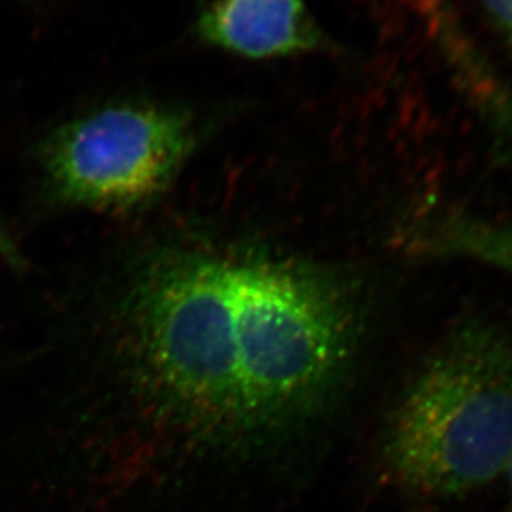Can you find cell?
I'll return each instance as SVG.
<instances>
[{"label": "cell", "instance_id": "cell-4", "mask_svg": "<svg viewBox=\"0 0 512 512\" xmlns=\"http://www.w3.org/2000/svg\"><path fill=\"white\" fill-rule=\"evenodd\" d=\"M197 34L215 49L252 60L310 54L323 45L305 0H203Z\"/></svg>", "mask_w": 512, "mask_h": 512}, {"label": "cell", "instance_id": "cell-7", "mask_svg": "<svg viewBox=\"0 0 512 512\" xmlns=\"http://www.w3.org/2000/svg\"><path fill=\"white\" fill-rule=\"evenodd\" d=\"M494 17L512 34V0H483Z\"/></svg>", "mask_w": 512, "mask_h": 512}, {"label": "cell", "instance_id": "cell-8", "mask_svg": "<svg viewBox=\"0 0 512 512\" xmlns=\"http://www.w3.org/2000/svg\"><path fill=\"white\" fill-rule=\"evenodd\" d=\"M506 476H508L509 483V491H511V499H512V456L511 461H509L508 468H506Z\"/></svg>", "mask_w": 512, "mask_h": 512}, {"label": "cell", "instance_id": "cell-3", "mask_svg": "<svg viewBox=\"0 0 512 512\" xmlns=\"http://www.w3.org/2000/svg\"><path fill=\"white\" fill-rule=\"evenodd\" d=\"M197 122L177 105L125 100L52 128L35 157L50 202L128 212L160 197L197 145Z\"/></svg>", "mask_w": 512, "mask_h": 512}, {"label": "cell", "instance_id": "cell-2", "mask_svg": "<svg viewBox=\"0 0 512 512\" xmlns=\"http://www.w3.org/2000/svg\"><path fill=\"white\" fill-rule=\"evenodd\" d=\"M512 456V338L469 320L419 366L389 414L384 469L394 484L453 498L506 473Z\"/></svg>", "mask_w": 512, "mask_h": 512}, {"label": "cell", "instance_id": "cell-5", "mask_svg": "<svg viewBox=\"0 0 512 512\" xmlns=\"http://www.w3.org/2000/svg\"><path fill=\"white\" fill-rule=\"evenodd\" d=\"M401 245L423 258L478 261L512 275V223L463 212H438L408 218Z\"/></svg>", "mask_w": 512, "mask_h": 512}, {"label": "cell", "instance_id": "cell-6", "mask_svg": "<svg viewBox=\"0 0 512 512\" xmlns=\"http://www.w3.org/2000/svg\"><path fill=\"white\" fill-rule=\"evenodd\" d=\"M0 256L15 268L24 265V258L20 255L19 248L15 245L14 240L10 237L9 230L4 227L2 222H0Z\"/></svg>", "mask_w": 512, "mask_h": 512}, {"label": "cell", "instance_id": "cell-1", "mask_svg": "<svg viewBox=\"0 0 512 512\" xmlns=\"http://www.w3.org/2000/svg\"><path fill=\"white\" fill-rule=\"evenodd\" d=\"M124 355L148 401L198 441H265L325 411L365 331L333 266L230 247H165L122 300Z\"/></svg>", "mask_w": 512, "mask_h": 512}]
</instances>
